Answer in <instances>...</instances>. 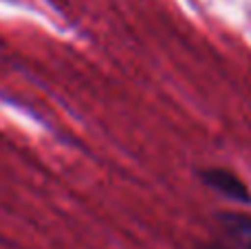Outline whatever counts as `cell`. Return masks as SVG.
<instances>
[{"instance_id": "obj_2", "label": "cell", "mask_w": 251, "mask_h": 249, "mask_svg": "<svg viewBox=\"0 0 251 249\" xmlns=\"http://www.w3.org/2000/svg\"><path fill=\"white\" fill-rule=\"evenodd\" d=\"M199 179L207 190L221 194L227 201L238 203V205H249L251 203L249 185L229 168H221V166L203 168V170H199Z\"/></svg>"}, {"instance_id": "obj_1", "label": "cell", "mask_w": 251, "mask_h": 249, "mask_svg": "<svg viewBox=\"0 0 251 249\" xmlns=\"http://www.w3.org/2000/svg\"><path fill=\"white\" fill-rule=\"evenodd\" d=\"M199 249H251V214L221 212Z\"/></svg>"}]
</instances>
